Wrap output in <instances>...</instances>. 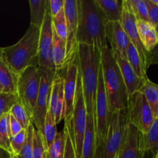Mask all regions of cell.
<instances>
[{
    "mask_svg": "<svg viewBox=\"0 0 158 158\" xmlns=\"http://www.w3.org/2000/svg\"><path fill=\"white\" fill-rule=\"evenodd\" d=\"M66 138L67 131L63 129L57 133L55 140L46 151L49 158H66Z\"/></svg>",
    "mask_w": 158,
    "mask_h": 158,
    "instance_id": "26",
    "label": "cell"
},
{
    "mask_svg": "<svg viewBox=\"0 0 158 158\" xmlns=\"http://www.w3.org/2000/svg\"><path fill=\"white\" fill-rule=\"evenodd\" d=\"M65 16L67 26L66 39V66L73 63L78 52L77 28H78V8L77 0H64L63 4Z\"/></svg>",
    "mask_w": 158,
    "mask_h": 158,
    "instance_id": "12",
    "label": "cell"
},
{
    "mask_svg": "<svg viewBox=\"0 0 158 158\" xmlns=\"http://www.w3.org/2000/svg\"><path fill=\"white\" fill-rule=\"evenodd\" d=\"M17 77L0 59V86L2 93L16 94Z\"/></svg>",
    "mask_w": 158,
    "mask_h": 158,
    "instance_id": "25",
    "label": "cell"
},
{
    "mask_svg": "<svg viewBox=\"0 0 158 158\" xmlns=\"http://www.w3.org/2000/svg\"><path fill=\"white\" fill-rule=\"evenodd\" d=\"M63 74V113L64 128L69 129L71 125L74 100H75L77 80L78 75V66L74 60L65 68Z\"/></svg>",
    "mask_w": 158,
    "mask_h": 158,
    "instance_id": "13",
    "label": "cell"
},
{
    "mask_svg": "<svg viewBox=\"0 0 158 158\" xmlns=\"http://www.w3.org/2000/svg\"><path fill=\"white\" fill-rule=\"evenodd\" d=\"M49 111L55 118L56 124L63 120V75L60 72L56 73L52 84Z\"/></svg>",
    "mask_w": 158,
    "mask_h": 158,
    "instance_id": "17",
    "label": "cell"
},
{
    "mask_svg": "<svg viewBox=\"0 0 158 158\" xmlns=\"http://www.w3.org/2000/svg\"><path fill=\"white\" fill-rule=\"evenodd\" d=\"M75 61L81 76L87 114L94 117L96 97L100 69V51L92 46L79 44Z\"/></svg>",
    "mask_w": 158,
    "mask_h": 158,
    "instance_id": "3",
    "label": "cell"
},
{
    "mask_svg": "<svg viewBox=\"0 0 158 158\" xmlns=\"http://www.w3.org/2000/svg\"><path fill=\"white\" fill-rule=\"evenodd\" d=\"M12 158H19L18 156L15 155V154H12Z\"/></svg>",
    "mask_w": 158,
    "mask_h": 158,
    "instance_id": "45",
    "label": "cell"
},
{
    "mask_svg": "<svg viewBox=\"0 0 158 158\" xmlns=\"http://www.w3.org/2000/svg\"><path fill=\"white\" fill-rule=\"evenodd\" d=\"M40 80L41 76L38 66L27 67L16 78V95L19 102L26 110L32 122L40 90Z\"/></svg>",
    "mask_w": 158,
    "mask_h": 158,
    "instance_id": "7",
    "label": "cell"
},
{
    "mask_svg": "<svg viewBox=\"0 0 158 158\" xmlns=\"http://www.w3.org/2000/svg\"><path fill=\"white\" fill-rule=\"evenodd\" d=\"M139 91L144 95L154 118H158V85L146 78Z\"/></svg>",
    "mask_w": 158,
    "mask_h": 158,
    "instance_id": "24",
    "label": "cell"
},
{
    "mask_svg": "<svg viewBox=\"0 0 158 158\" xmlns=\"http://www.w3.org/2000/svg\"><path fill=\"white\" fill-rule=\"evenodd\" d=\"M35 131L33 123H31L26 129V139L23 149L18 157L19 158H32V144H33V133Z\"/></svg>",
    "mask_w": 158,
    "mask_h": 158,
    "instance_id": "35",
    "label": "cell"
},
{
    "mask_svg": "<svg viewBox=\"0 0 158 158\" xmlns=\"http://www.w3.org/2000/svg\"><path fill=\"white\" fill-rule=\"evenodd\" d=\"M152 2L154 3V4L157 5L158 6V0H152Z\"/></svg>",
    "mask_w": 158,
    "mask_h": 158,
    "instance_id": "43",
    "label": "cell"
},
{
    "mask_svg": "<svg viewBox=\"0 0 158 158\" xmlns=\"http://www.w3.org/2000/svg\"><path fill=\"white\" fill-rule=\"evenodd\" d=\"M152 158H157V156H156V154H155V155H154V157H152Z\"/></svg>",
    "mask_w": 158,
    "mask_h": 158,
    "instance_id": "49",
    "label": "cell"
},
{
    "mask_svg": "<svg viewBox=\"0 0 158 158\" xmlns=\"http://www.w3.org/2000/svg\"><path fill=\"white\" fill-rule=\"evenodd\" d=\"M30 25L40 29L44 21L49 0H29Z\"/></svg>",
    "mask_w": 158,
    "mask_h": 158,
    "instance_id": "23",
    "label": "cell"
},
{
    "mask_svg": "<svg viewBox=\"0 0 158 158\" xmlns=\"http://www.w3.org/2000/svg\"><path fill=\"white\" fill-rule=\"evenodd\" d=\"M127 60L134 70V72L136 73V74L140 78L144 80L148 77L147 72L144 70L143 65H142V62L140 60L138 52L131 43H130L127 49Z\"/></svg>",
    "mask_w": 158,
    "mask_h": 158,
    "instance_id": "28",
    "label": "cell"
},
{
    "mask_svg": "<svg viewBox=\"0 0 158 158\" xmlns=\"http://www.w3.org/2000/svg\"><path fill=\"white\" fill-rule=\"evenodd\" d=\"M56 123L53 116L48 110L46 114V119L44 123V131H43V143H44L45 150L47 151L48 148L51 146L52 142L56 137Z\"/></svg>",
    "mask_w": 158,
    "mask_h": 158,
    "instance_id": "29",
    "label": "cell"
},
{
    "mask_svg": "<svg viewBox=\"0 0 158 158\" xmlns=\"http://www.w3.org/2000/svg\"><path fill=\"white\" fill-rule=\"evenodd\" d=\"M26 139V130H23L17 135L10 138V147L12 154L18 156L23 149Z\"/></svg>",
    "mask_w": 158,
    "mask_h": 158,
    "instance_id": "37",
    "label": "cell"
},
{
    "mask_svg": "<svg viewBox=\"0 0 158 158\" xmlns=\"http://www.w3.org/2000/svg\"><path fill=\"white\" fill-rule=\"evenodd\" d=\"M95 158H97V152H96V156H95Z\"/></svg>",
    "mask_w": 158,
    "mask_h": 158,
    "instance_id": "50",
    "label": "cell"
},
{
    "mask_svg": "<svg viewBox=\"0 0 158 158\" xmlns=\"http://www.w3.org/2000/svg\"><path fill=\"white\" fill-rule=\"evenodd\" d=\"M127 110L130 123L142 134L149 130L155 119L144 95L140 91L129 95Z\"/></svg>",
    "mask_w": 158,
    "mask_h": 158,
    "instance_id": "10",
    "label": "cell"
},
{
    "mask_svg": "<svg viewBox=\"0 0 158 158\" xmlns=\"http://www.w3.org/2000/svg\"><path fill=\"white\" fill-rule=\"evenodd\" d=\"M105 31L108 45L113 52L127 60V49L131 42L120 22L106 20Z\"/></svg>",
    "mask_w": 158,
    "mask_h": 158,
    "instance_id": "15",
    "label": "cell"
},
{
    "mask_svg": "<svg viewBox=\"0 0 158 158\" xmlns=\"http://www.w3.org/2000/svg\"><path fill=\"white\" fill-rule=\"evenodd\" d=\"M112 113L110 110L104 83H103V73L101 65L98 77L97 97H96L95 110H94V124H95L96 137H97V148L103 145L106 140L110 124Z\"/></svg>",
    "mask_w": 158,
    "mask_h": 158,
    "instance_id": "8",
    "label": "cell"
},
{
    "mask_svg": "<svg viewBox=\"0 0 158 158\" xmlns=\"http://www.w3.org/2000/svg\"><path fill=\"white\" fill-rule=\"evenodd\" d=\"M86 118H87V112H86V103L83 96L81 76L79 70L71 125L69 129L65 128L72 141L76 158H81L82 156V147H83V140L86 131Z\"/></svg>",
    "mask_w": 158,
    "mask_h": 158,
    "instance_id": "6",
    "label": "cell"
},
{
    "mask_svg": "<svg viewBox=\"0 0 158 158\" xmlns=\"http://www.w3.org/2000/svg\"><path fill=\"white\" fill-rule=\"evenodd\" d=\"M156 156H157V157L158 158V150H157V153H156Z\"/></svg>",
    "mask_w": 158,
    "mask_h": 158,
    "instance_id": "48",
    "label": "cell"
},
{
    "mask_svg": "<svg viewBox=\"0 0 158 158\" xmlns=\"http://www.w3.org/2000/svg\"><path fill=\"white\" fill-rule=\"evenodd\" d=\"M97 152V137L94 117L87 114L86 127L82 147L81 158H95Z\"/></svg>",
    "mask_w": 158,
    "mask_h": 158,
    "instance_id": "19",
    "label": "cell"
},
{
    "mask_svg": "<svg viewBox=\"0 0 158 158\" xmlns=\"http://www.w3.org/2000/svg\"><path fill=\"white\" fill-rule=\"evenodd\" d=\"M52 41H53V29H52V16L50 14L49 2L44 21L40 28L38 66L50 70H56L53 56H52Z\"/></svg>",
    "mask_w": 158,
    "mask_h": 158,
    "instance_id": "11",
    "label": "cell"
},
{
    "mask_svg": "<svg viewBox=\"0 0 158 158\" xmlns=\"http://www.w3.org/2000/svg\"><path fill=\"white\" fill-rule=\"evenodd\" d=\"M8 120H9V114H5L0 118V148L12 154Z\"/></svg>",
    "mask_w": 158,
    "mask_h": 158,
    "instance_id": "33",
    "label": "cell"
},
{
    "mask_svg": "<svg viewBox=\"0 0 158 158\" xmlns=\"http://www.w3.org/2000/svg\"><path fill=\"white\" fill-rule=\"evenodd\" d=\"M8 123H9V133L10 138L14 137V136L17 135L19 133H20L23 130L21 125L19 124V123L9 113Z\"/></svg>",
    "mask_w": 158,
    "mask_h": 158,
    "instance_id": "39",
    "label": "cell"
},
{
    "mask_svg": "<svg viewBox=\"0 0 158 158\" xmlns=\"http://www.w3.org/2000/svg\"><path fill=\"white\" fill-rule=\"evenodd\" d=\"M113 53H114V56L115 58L116 62H117V65L120 68L128 95H131V94H133L134 93L140 90V88L143 86L145 79L143 80L136 74V73L132 69L127 60H125L124 58L121 57L118 54L114 53V52H113Z\"/></svg>",
    "mask_w": 158,
    "mask_h": 158,
    "instance_id": "18",
    "label": "cell"
},
{
    "mask_svg": "<svg viewBox=\"0 0 158 158\" xmlns=\"http://www.w3.org/2000/svg\"><path fill=\"white\" fill-rule=\"evenodd\" d=\"M12 154L9 151L0 148V158H12Z\"/></svg>",
    "mask_w": 158,
    "mask_h": 158,
    "instance_id": "42",
    "label": "cell"
},
{
    "mask_svg": "<svg viewBox=\"0 0 158 158\" xmlns=\"http://www.w3.org/2000/svg\"><path fill=\"white\" fill-rule=\"evenodd\" d=\"M100 65L111 113L127 109L129 95L120 68L109 46L100 50Z\"/></svg>",
    "mask_w": 158,
    "mask_h": 158,
    "instance_id": "4",
    "label": "cell"
},
{
    "mask_svg": "<svg viewBox=\"0 0 158 158\" xmlns=\"http://www.w3.org/2000/svg\"><path fill=\"white\" fill-rule=\"evenodd\" d=\"M45 150L43 137L41 133L35 129L33 133V144H32V158H44Z\"/></svg>",
    "mask_w": 158,
    "mask_h": 158,
    "instance_id": "36",
    "label": "cell"
},
{
    "mask_svg": "<svg viewBox=\"0 0 158 158\" xmlns=\"http://www.w3.org/2000/svg\"><path fill=\"white\" fill-rule=\"evenodd\" d=\"M130 122L127 109L114 113L103 145L97 148V158H117L124 142Z\"/></svg>",
    "mask_w": 158,
    "mask_h": 158,
    "instance_id": "5",
    "label": "cell"
},
{
    "mask_svg": "<svg viewBox=\"0 0 158 158\" xmlns=\"http://www.w3.org/2000/svg\"><path fill=\"white\" fill-rule=\"evenodd\" d=\"M136 26L143 47L150 52L158 43V35L155 27L151 23L143 20H136Z\"/></svg>",
    "mask_w": 158,
    "mask_h": 158,
    "instance_id": "20",
    "label": "cell"
},
{
    "mask_svg": "<svg viewBox=\"0 0 158 158\" xmlns=\"http://www.w3.org/2000/svg\"><path fill=\"white\" fill-rule=\"evenodd\" d=\"M9 114L19 123L23 130H26L29 127V125L32 123V120L29 118V115L26 113V110L24 109L19 102H17L12 108H11Z\"/></svg>",
    "mask_w": 158,
    "mask_h": 158,
    "instance_id": "32",
    "label": "cell"
},
{
    "mask_svg": "<svg viewBox=\"0 0 158 158\" xmlns=\"http://www.w3.org/2000/svg\"><path fill=\"white\" fill-rule=\"evenodd\" d=\"M107 21L120 22L123 11V0H95Z\"/></svg>",
    "mask_w": 158,
    "mask_h": 158,
    "instance_id": "21",
    "label": "cell"
},
{
    "mask_svg": "<svg viewBox=\"0 0 158 158\" xmlns=\"http://www.w3.org/2000/svg\"><path fill=\"white\" fill-rule=\"evenodd\" d=\"M155 29H156V32H157V35H158V24L157 25V26H155Z\"/></svg>",
    "mask_w": 158,
    "mask_h": 158,
    "instance_id": "44",
    "label": "cell"
},
{
    "mask_svg": "<svg viewBox=\"0 0 158 158\" xmlns=\"http://www.w3.org/2000/svg\"><path fill=\"white\" fill-rule=\"evenodd\" d=\"M38 68L41 76V80L35 110L32 116V123L36 127L35 130L40 131L43 136L44 131L45 119L49 107V98L52 84L56 71L45 69L39 66Z\"/></svg>",
    "mask_w": 158,
    "mask_h": 158,
    "instance_id": "9",
    "label": "cell"
},
{
    "mask_svg": "<svg viewBox=\"0 0 158 158\" xmlns=\"http://www.w3.org/2000/svg\"><path fill=\"white\" fill-rule=\"evenodd\" d=\"M40 29L29 25L23 36L12 46L0 47V59L15 76L29 66H38Z\"/></svg>",
    "mask_w": 158,
    "mask_h": 158,
    "instance_id": "2",
    "label": "cell"
},
{
    "mask_svg": "<svg viewBox=\"0 0 158 158\" xmlns=\"http://www.w3.org/2000/svg\"><path fill=\"white\" fill-rule=\"evenodd\" d=\"M1 93H2V87L0 86V94H1Z\"/></svg>",
    "mask_w": 158,
    "mask_h": 158,
    "instance_id": "47",
    "label": "cell"
},
{
    "mask_svg": "<svg viewBox=\"0 0 158 158\" xmlns=\"http://www.w3.org/2000/svg\"><path fill=\"white\" fill-rule=\"evenodd\" d=\"M19 102L16 94L1 93L0 94V118L5 114H9L11 108Z\"/></svg>",
    "mask_w": 158,
    "mask_h": 158,
    "instance_id": "34",
    "label": "cell"
},
{
    "mask_svg": "<svg viewBox=\"0 0 158 158\" xmlns=\"http://www.w3.org/2000/svg\"><path fill=\"white\" fill-rule=\"evenodd\" d=\"M136 20H143L150 23L148 10L145 0H127Z\"/></svg>",
    "mask_w": 158,
    "mask_h": 158,
    "instance_id": "30",
    "label": "cell"
},
{
    "mask_svg": "<svg viewBox=\"0 0 158 158\" xmlns=\"http://www.w3.org/2000/svg\"><path fill=\"white\" fill-rule=\"evenodd\" d=\"M44 158H49V157H48V155H47V153H46H46H45Z\"/></svg>",
    "mask_w": 158,
    "mask_h": 158,
    "instance_id": "46",
    "label": "cell"
},
{
    "mask_svg": "<svg viewBox=\"0 0 158 158\" xmlns=\"http://www.w3.org/2000/svg\"><path fill=\"white\" fill-rule=\"evenodd\" d=\"M141 133L130 123L124 142L117 158H143L145 151L142 148Z\"/></svg>",
    "mask_w": 158,
    "mask_h": 158,
    "instance_id": "16",
    "label": "cell"
},
{
    "mask_svg": "<svg viewBox=\"0 0 158 158\" xmlns=\"http://www.w3.org/2000/svg\"><path fill=\"white\" fill-rule=\"evenodd\" d=\"M142 134V133H141ZM142 148L147 151H156L158 150V118L154 119L149 130L141 134Z\"/></svg>",
    "mask_w": 158,
    "mask_h": 158,
    "instance_id": "27",
    "label": "cell"
},
{
    "mask_svg": "<svg viewBox=\"0 0 158 158\" xmlns=\"http://www.w3.org/2000/svg\"><path fill=\"white\" fill-rule=\"evenodd\" d=\"M49 2L51 16L53 18L63 9L64 0H49Z\"/></svg>",
    "mask_w": 158,
    "mask_h": 158,
    "instance_id": "40",
    "label": "cell"
},
{
    "mask_svg": "<svg viewBox=\"0 0 158 158\" xmlns=\"http://www.w3.org/2000/svg\"><path fill=\"white\" fill-rule=\"evenodd\" d=\"M120 23L127 35L130 42L134 45L138 52L143 69L147 72L150 66L149 52L145 49L140 41L138 32H137V26H136V18L133 14L127 0H123V11Z\"/></svg>",
    "mask_w": 158,
    "mask_h": 158,
    "instance_id": "14",
    "label": "cell"
},
{
    "mask_svg": "<svg viewBox=\"0 0 158 158\" xmlns=\"http://www.w3.org/2000/svg\"><path fill=\"white\" fill-rule=\"evenodd\" d=\"M53 29V28H52ZM66 43L60 39L53 30V41H52V56L57 72L63 70L66 66Z\"/></svg>",
    "mask_w": 158,
    "mask_h": 158,
    "instance_id": "22",
    "label": "cell"
},
{
    "mask_svg": "<svg viewBox=\"0 0 158 158\" xmlns=\"http://www.w3.org/2000/svg\"><path fill=\"white\" fill-rule=\"evenodd\" d=\"M148 10V17L150 23L155 27L158 24V6L154 4L152 0H145Z\"/></svg>",
    "mask_w": 158,
    "mask_h": 158,
    "instance_id": "38",
    "label": "cell"
},
{
    "mask_svg": "<svg viewBox=\"0 0 158 158\" xmlns=\"http://www.w3.org/2000/svg\"><path fill=\"white\" fill-rule=\"evenodd\" d=\"M78 44L92 46L101 50L108 46L106 37V18L95 0H77Z\"/></svg>",
    "mask_w": 158,
    "mask_h": 158,
    "instance_id": "1",
    "label": "cell"
},
{
    "mask_svg": "<svg viewBox=\"0 0 158 158\" xmlns=\"http://www.w3.org/2000/svg\"><path fill=\"white\" fill-rule=\"evenodd\" d=\"M149 63L150 66L153 64L158 65V43L149 52Z\"/></svg>",
    "mask_w": 158,
    "mask_h": 158,
    "instance_id": "41",
    "label": "cell"
},
{
    "mask_svg": "<svg viewBox=\"0 0 158 158\" xmlns=\"http://www.w3.org/2000/svg\"><path fill=\"white\" fill-rule=\"evenodd\" d=\"M52 28L56 35L66 43L67 39V26L65 16L64 9H62L57 15L52 18Z\"/></svg>",
    "mask_w": 158,
    "mask_h": 158,
    "instance_id": "31",
    "label": "cell"
}]
</instances>
